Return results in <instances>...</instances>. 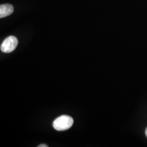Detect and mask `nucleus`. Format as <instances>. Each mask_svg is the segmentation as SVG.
<instances>
[{"mask_svg":"<svg viewBox=\"0 0 147 147\" xmlns=\"http://www.w3.org/2000/svg\"><path fill=\"white\" fill-rule=\"evenodd\" d=\"M73 119L67 115H62L57 118L53 123L55 129L57 131H65L72 126Z\"/></svg>","mask_w":147,"mask_h":147,"instance_id":"1","label":"nucleus"},{"mask_svg":"<svg viewBox=\"0 0 147 147\" xmlns=\"http://www.w3.org/2000/svg\"><path fill=\"white\" fill-rule=\"evenodd\" d=\"M38 147H48L47 144H40L38 146Z\"/></svg>","mask_w":147,"mask_h":147,"instance_id":"4","label":"nucleus"},{"mask_svg":"<svg viewBox=\"0 0 147 147\" xmlns=\"http://www.w3.org/2000/svg\"><path fill=\"white\" fill-rule=\"evenodd\" d=\"M18 45V40L14 36H9L3 40L1 45V51L3 53H9L15 50Z\"/></svg>","mask_w":147,"mask_h":147,"instance_id":"2","label":"nucleus"},{"mask_svg":"<svg viewBox=\"0 0 147 147\" xmlns=\"http://www.w3.org/2000/svg\"><path fill=\"white\" fill-rule=\"evenodd\" d=\"M145 134H146V137H147V128H146V131H145Z\"/></svg>","mask_w":147,"mask_h":147,"instance_id":"5","label":"nucleus"},{"mask_svg":"<svg viewBox=\"0 0 147 147\" xmlns=\"http://www.w3.org/2000/svg\"><path fill=\"white\" fill-rule=\"evenodd\" d=\"M14 12V7L11 4H2L0 5V18H2L10 15Z\"/></svg>","mask_w":147,"mask_h":147,"instance_id":"3","label":"nucleus"}]
</instances>
